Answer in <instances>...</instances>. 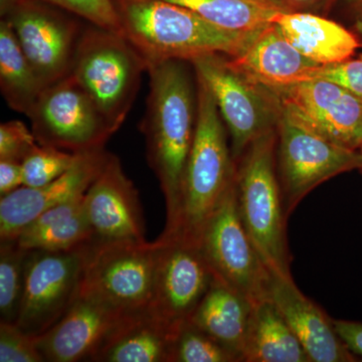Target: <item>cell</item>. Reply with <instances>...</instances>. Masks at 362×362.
<instances>
[{
  "label": "cell",
  "instance_id": "cell-34",
  "mask_svg": "<svg viewBox=\"0 0 362 362\" xmlns=\"http://www.w3.org/2000/svg\"><path fill=\"white\" fill-rule=\"evenodd\" d=\"M335 329L350 351L362 361V322L333 319Z\"/></svg>",
  "mask_w": 362,
  "mask_h": 362
},
{
  "label": "cell",
  "instance_id": "cell-29",
  "mask_svg": "<svg viewBox=\"0 0 362 362\" xmlns=\"http://www.w3.org/2000/svg\"><path fill=\"white\" fill-rule=\"evenodd\" d=\"M80 156L39 145L21 163L23 187H40L56 180L77 162Z\"/></svg>",
  "mask_w": 362,
  "mask_h": 362
},
{
  "label": "cell",
  "instance_id": "cell-24",
  "mask_svg": "<svg viewBox=\"0 0 362 362\" xmlns=\"http://www.w3.org/2000/svg\"><path fill=\"white\" fill-rule=\"evenodd\" d=\"M245 362H311L304 347L270 299L252 307Z\"/></svg>",
  "mask_w": 362,
  "mask_h": 362
},
{
  "label": "cell",
  "instance_id": "cell-15",
  "mask_svg": "<svg viewBox=\"0 0 362 362\" xmlns=\"http://www.w3.org/2000/svg\"><path fill=\"white\" fill-rule=\"evenodd\" d=\"M84 206L96 242L146 240L139 194L113 154L86 192Z\"/></svg>",
  "mask_w": 362,
  "mask_h": 362
},
{
  "label": "cell",
  "instance_id": "cell-5",
  "mask_svg": "<svg viewBox=\"0 0 362 362\" xmlns=\"http://www.w3.org/2000/svg\"><path fill=\"white\" fill-rule=\"evenodd\" d=\"M281 99V98H280ZM276 160L288 218L307 194L325 181L358 170L359 151L333 142L294 105L281 99Z\"/></svg>",
  "mask_w": 362,
  "mask_h": 362
},
{
  "label": "cell",
  "instance_id": "cell-25",
  "mask_svg": "<svg viewBox=\"0 0 362 362\" xmlns=\"http://www.w3.org/2000/svg\"><path fill=\"white\" fill-rule=\"evenodd\" d=\"M13 28L6 20L0 21V89L13 110L28 115L45 89Z\"/></svg>",
  "mask_w": 362,
  "mask_h": 362
},
{
  "label": "cell",
  "instance_id": "cell-1",
  "mask_svg": "<svg viewBox=\"0 0 362 362\" xmlns=\"http://www.w3.org/2000/svg\"><path fill=\"white\" fill-rule=\"evenodd\" d=\"M189 62L169 59L147 68L150 90L141 129L147 158L160 185L166 206L165 228L177 214L183 175L197 126V90Z\"/></svg>",
  "mask_w": 362,
  "mask_h": 362
},
{
  "label": "cell",
  "instance_id": "cell-23",
  "mask_svg": "<svg viewBox=\"0 0 362 362\" xmlns=\"http://www.w3.org/2000/svg\"><path fill=\"white\" fill-rule=\"evenodd\" d=\"M84 197H77L37 216L26 226L16 242L26 251L71 252L84 249L95 240L88 220Z\"/></svg>",
  "mask_w": 362,
  "mask_h": 362
},
{
  "label": "cell",
  "instance_id": "cell-30",
  "mask_svg": "<svg viewBox=\"0 0 362 362\" xmlns=\"http://www.w3.org/2000/svg\"><path fill=\"white\" fill-rule=\"evenodd\" d=\"M68 11L89 25L122 35L120 18L114 0H39Z\"/></svg>",
  "mask_w": 362,
  "mask_h": 362
},
{
  "label": "cell",
  "instance_id": "cell-17",
  "mask_svg": "<svg viewBox=\"0 0 362 362\" xmlns=\"http://www.w3.org/2000/svg\"><path fill=\"white\" fill-rule=\"evenodd\" d=\"M267 298L277 307L311 362H356L334 321L295 284L292 275L269 271Z\"/></svg>",
  "mask_w": 362,
  "mask_h": 362
},
{
  "label": "cell",
  "instance_id": "cell-10",
  "mask_svg": "<svg viewBox=\"0 0 362 362\" xmlns=\"http://www.w3.org/2000/svg\"><path fill=\"white\" fill-rule=\"evenodd\" d=\"M26 116L40 145L73 153L104 148L115 134L71 74L45 87Z\"/></svg>",
  "mask_w": 362,
  "mask_h": 362
},
{
  "label": "cell",
  "instance_id": "cell-33",
  "mask_svg": "<svg viewBox=\"0 0 362 362\" xmlns=\"http://www.w3.org/2000/svg\"><path fill=\"white\" fill-rule=\"evenodd\" d=\"M313 80H326L341 86L362 101V59L321 65L314 71Z\"/></svg>",
  "mask_w": 362,
  "mask_h": 362
},
{
  "label": "cell",
  "instance_id": "cell-14",
  "mask_svg": "<svg viewBox=\"0 0 362 362\" xmlns=\"http://www.w3.org/2000/svg\"><path fill=\"white\" fill-rule=\"evenodd\" d=\"M130 313L96 297L78 294L65 315L37 337L45 361H94Z\"/></svg>",
  "mask_w": 362,
  "mask_h": 362
},
{
  "label": "cell",
  "instance_id": "cell-37",
  "mask_svg": "<svg viewBox=\"0 0 362 362\" xmlns=\"http://www.w3.org/2000/svg\"><path fill=\"white\" fill-rule=\"evenodd\" d=\"M16 1L18 0H0V14H1V18L13 8Z\"/></svg>",
  "mask_w": 362,
  "mask_h": 362
},
{
  "label": "cell",
  "instance_id": "cell-35",
  "mask_svg": "<svg viewBox=\"0 0 362 362\" xmlns=\"http://www.w3.org/2000/svg\"><path fill=\"white\" fill-rule=\"evenodd\" d=\"M23 185L21 162L0 160V195L4 197Z\"/></svg>",
  "mask_w": 362,
  "mask_h": 362
},
{
  "label": "cell",
  "instance_id": "cell-40",
  "mask_svg": "<svg viewBox=\"0 0 362 362\" xmlns=\"http://www.w3.org/2000/svg\"><path fill=\"white\" fill-rule=\"evenodd\" d=\"M362 0H356V2H361Z\"/></svg>",
  "mask_w": 362,
  "mask_h": 362
},
{
  "label": "cell",
  "instance_id": "cell-12",
  "mask_svg": "<svg viewBox=\"0 0 362 362\" xmlns=\"http://www.w3.org/2000/svg\"><path fill=\"white\" fill-rule=\"evenodd\" d=\"M88 247L71 252L30 251L16 322L21 329L40 337L65 315L78 296Z\"/></svg>",
  "mask_w": 362,
  "mask_h": 362
},
{
  "label": "cell",
  "instance_id": "cell-31",
  "mask_svg": "<svg viewBox=\"0 0 362 362\" xmlns=\"http://www.w3.org/2000/svg\"><path fill=\"white\" fill-rule=\"evenodd\" d=\"M0 361L44 362L37 337L25 332L16 323L0 321Z\"/></svg>",
  "mask_w": 362,
  "mask_h": 362
},
{
  "label": "cell",
  "instance_id": "cell-27",
  "mask_svg": "<svg viewBox=\"0 0 362 362\" xmlns=\"http://www.w3.org/2000/svg\"><path fill=\"white\" fill-rule=\"evenodd\" d=\"M30 251L16 240L1 242L0 247V321L16 323L25 287L26 262Z\"/></svg>",
  "mask_w": 362,
  "mask_h": 362
},
{
  "label": "cell",
  "instance_id": "cell-7",
  "mask_svg": "<svg viewBox=\"0 0 362 362\" xmlns=\"http://www.w3.org/2000/svg\"><path fill=\"white\" fill-rule=\"evenodd\" d=\"M190 64L213 94L230 136L233 160L259 136L277 128L282 101L275 90L240 73L225 54H207Z\"/></svg>",
  "mask_w": 362,
  "mask_h": 362
},
{
  "label": "cell",
  "instance_id": "cell-20",
  "mask_svg": "<svg viewBox=\"0 0 362 362\" xmlns=\"http://www.w3.org/2000/svg\"><path fill=\"white\" fill-rule=\"evenodd\" d=\"M252 307L247 298L214 278L189 322L244 361Z\"/></svg>",
  "mask_w": 362,
  "mask_h": 362
},
{
  "label": "cell",
  "instance_id": "cell-26",
  "mask_svg": "<svg viewBox=\"0 0 362 362\" xmlns=\"http://www.w3.org/2000/svg\"><path fill=\"white\" fill-rule=\"evenodd\" d=\"M226 30L259 33L283 13L272 0H168Z\"/></svg>",
  "mask_w": 362,
  "mask_h": 362
},
{
  "label": "cell",
  "instance_id": "cell-2",
  "mask_svg": "<svg viewBox=\"0 0 362 362\" xmlns=\"http://www.w3.org/2000/svg\"><path fill=\"white\" fill-rule=\"evenodd\" d=\"M122 35L146 62L240 56L259 33L235 32L168 0H114Z\"/></svg>",
  "mask_w": 362,
  "mask_h": 362
},
{
  "label": "cell",
  "instance_id": "cell-21",
  "mask_svg": "<svg viewBox=\"0 0 362 362\" xmlns=\"http://www.w3.org/2000/svg\"><path fill=\"white\" fill-rule=\"evenodd\" d=\"M177 334L148 309L130 313L94 361L170 362Z\"/></svg>",
  "mask_w": 362,
  "mask_h": 362
},
{
  "label": "cell",
  "instance_id": "cell-36",
  "mask_svg": "<svg viewBox=\"0 0 362 362\" xmlns=\"http://www.w3.org/2000/svg\"><path fill=\"white\" fill-rule=\"evenodd\" d=\"M283 13H310L319 14L335 0H272Z\"/></svg>",
  "mask_w": 362,
  "mask_h": 362
},
{
  "label": "cell",
  "instance_id": "cell-32",
  "mask_svg": "<svg viewBox=\"0 0 362 362\" xmlns=\"http://www.w3.org/2000/svg\"><path fill=\"white\" fill-rule=\"evenodd\" d=\"M39 145L33 131L21 121H7L0 125V160L23 163Z\"/></svg>",
  "mask_w": 362,
  "mask_h": 362
},
{
  "label": "cell",
  "instance_id": "cell-39",
  "mask_svg": "<svg viewBox=\"0 0 362 362\" xmlns=\"http://www.w3.org/2000/svg\"><path fill=\"white\" fill-rule=\"evenodd\" d=\"M358 151H359V154H361V166H359L358 171H359V173H361V175H362V146H361V148L358 150Z\"/></svg>",
  "mask_w": 362,
  "mask_h": 362
},
{
  "label": "cell",
  "instance_id": "cell-8",
  "mask_svg": "<svg viewBox=\"0 0 362 362\" xmlns=\"http://www.w3.org/2000/svg\"><path fill=\"white\" fill-rule=\"evenodd\" d=\"M159 243L94 242L86 252L78 294L103 300L121 310L149 308Z\"/></svg>",
  "mask_w": 362,
  "mask_h": 362
},
{
  "label": "cell",
  "instance_id": "cell-6",
  "mask_svg": "<svg viewBox=\"0 0 362 362\" xmlns=\"http://www.w3.org/2000/svg\"><path fill=\"white\" fill-rule=\"evenodd\" d=\"M146 62L119 33L90 25L83 30L70 74L114 133L132 108Z\"/></svg>",
  "mask_w": 362,
  "mask_h": 362
},
{
  "label": "cell",
  "instance_id": "cell-4",
  "mask_svg": "<svg viewBox=\"0 0 362 362\" xmlns=\"http://www.w3.org/2000/svg\"><path fill=\"white\" fill-rule=\"evenodd\" d=\"M277 128L259 136L235 163L240 220L269 271L291 275L292 255L276 160Z\"/></svg>",
  "mask_w": 362,
  "mask_h": 362
},
{
  "label": "cell",
  "instance_id": "cell-41",
  "mask_svg": "<svg viewBox=\"0 0 362 362\" xmlns=\"http://www.w3.org/2000/svg\"><path fill=\"white\" fill-rule=\"evenodd\" d=\"M359 58L362 59V54H361V56H359Z\"/></svg>",
  "mask_w": 362,
  "mask_h": 362
},
{
  "label": "cell",
  "instance_id": "cell-38",
  "mask_svg": "<svg viewBox=\"0 0 362 362\" xmlns=\"http://www.w3.org/2000/svg\"><path fill=\"white\" fill-rule=\"evenodd\" d=\"M357 4H358V9H357L356 18V30L362 37V1Z\"/></svg>",
  "mask_w": 362,
  "mask_h": 362
},
{
  "label": "cell",
  "instance_id": "cell-28",
  "mask_svg": "<svg viewBox=\"0 0 362 362\" xmlns=\"http://www.w3.org/2000/svg\"><path fill=\"white\" fill-rule=\"evenodd\" d=\"M237 354L188 321L181 327L171 351L170 362H240Z\"/></svg>",
  "mask_w": 362,
  "mask_h": 362
},
{
  "label": "cell",
  "instance_id": "cell-18",
  "mask_svg": "<svg viewBox=\"0 0 362 362\" xmlns=\"http://www.w3.org/2000/svg\"><path fill=\"white\" fill-rule=\"evenodd\" d=\"M333 142L358 151L362 146V101L341 86L312 80L274 90Z\"/></svg>",
  "mask_w": 362,
  "mask_h": 362
},
{
  "label": "cell",
  "instance_id": "cell-11",
  "mask_svg": "<svg viewBox=\"0 0 362 362\" xmlns=\"http://www.w3.org/2000/svg\"><path fill=\"white\" fill-rule=\"evenodd\" d=\"M45 87L70 74L84 28L77 16L39 0H18L2 16Z\"/></svg>",
  "mask_w": 362,
  "mask_h": 362
},
{
  "label": "cell",
  "instance_id": "cell-16",
  "mask_svg": "<svg viewBox=\"0 0 362 362\" xmlns=\"http://www.w3.org/2000/svg\"><path fill=\"white\" fill-rule=\"evenodd\" d=\"M110 153L104 148L81 153L56 180L40 187H21L0 199V240H13L37 216L83 197L100 175Z\"/></svg>",
  "mask_w": 362,
  "mask_h": 362
},
{
  "label": "cell",
  "instance_id": "cell-9",
  "mask_svg": "<svg viewBox=\"0 0 362 362\" xmlns=\"http://www.w3.org/2000/svg\"><path fill=\"white\" fill-rule=\"evenodd\" d=\"M199 247L214 278L252 305L266 299L269 270L240 220L235 180L204 226Z\"/></svg>",
  "mask_w": 362,
  "mask_h": 362
},
{
  "label": "cell",
  "instance_id": "cell-13",
  "mask_svg": "<svg viewBox=\"0 0 362 362\" xmlns=\"http://www.w3.org/2000/svg\"><path fill=\"white\" fill-rule=\"evenodd\" d=\"M159 243L149 310L176 334L209 291L214 276L199 245L180 239Z\"/></svg>",
  "mask_w": 362,
  "mask_h": 362
},
{
  "label": "cell",
  "instance_id": "cell-22",
  "mask_svg": "<svg viewBox=\"0 0 362 362\" xmlns=\"http://www.w3.org/2000/svg\"><path fill=\"white\" fill-rule=\"evenodd\" d=\"M275 23L298 51L319 65L346 61L359 47L354 33L320 14L282 13Z\"/></svg>",
  "mask_w": 362,
  "mask_h": 362
},
{
  "label": "cell",
  "instance_id": "cell-19",
  "mask_svg": "<svg viewBox=\"0 0 362 362\" xmlns=\"http://www.w3.org/2000/svg\"><path fill=\"white\" fill-rule=\"evenodd\" d=\"M228 58L240 73L271 90L312 81L321 66L298 51L276 23L261 30L240 56Z\"/></svg>",
  "mask_w": 362,
  "mask_h": 362
},
{
  "label": "cell",
  "instance_id": "cell-3",
  "mask_svg": "<svg viewBox=\"0 0 362 362\" xmlns=\"http://www.w3.org/2000/svg\"><path fill=\"white\" fill-rule=\"evenodd\" d=\"M195 78L197 115L194 143L183 175L175 220L159 237L199 245L204 226L235 180V163L213 94L197 74Z\"/></svg>",
  "mask_w": 362,
  "mask_h": 362
}]
</instances>
